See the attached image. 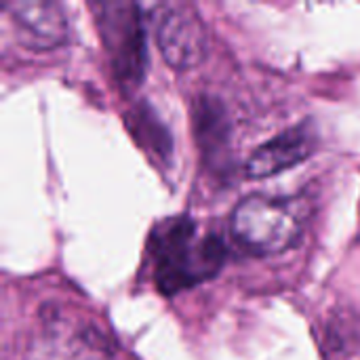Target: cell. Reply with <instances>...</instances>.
I'll return each instance as SVG.
<instances>
[{"instance_id":"1","label":"cell","mask_w":360,"mask_h":360,"mask_svg":"<svg viewBox=\"0 0 360 360\" xmlns=\"http://www.w3.org/2000/svg\"><path fill=\"white\" fill-rule=\"evenodd\" d=\"M148 257L156 289L173 297L213 278L228 259V247L219 234H200L190 217L177 215L154 226Z\"/></svg>"},{"instance_id":"2","label":"cell","mask_w":360,"mask_h":360,"mask_svg":"<svg viewBox=\"0 0 360 360\" xmlns=\"http://www.w3.org/2000/svg\"><path fill=\"white\" fill-rule=\"evenodd\" d=\"M232 236L255 255H276L302 234V213L291 198L251 194L232 211Z\"/></svg>"},{"instance_id":"3","label":"cell","mask_w":360,"mask_h":360,"mask_svg":"<svg viewBox=\"0 0 360 360\" xmlns=\"http://www.w3.org/2000/svg\"><path fill=\"white\" fill-rule=\"evenodd\" d=\"M91 11L116 80L124 86L139 84L148 65L146 27L139 4L127 0L93 2Z\"/></svg>"},{"instance_id":"4","label":"cell","mask_w":360,"mask_h":360,"mask_svg":"<svg viewBox=\"0 0 360 360\" xmlns=\"http://www.w3.org/2000/svg\"><path fill=\"white\" fill-rule=\"evenodd\" d=\"M154 32L162 59L175 70H192L207 55V30L188 2L154 4Z\"/></svg>"},{"instance_id":"5","label":"cell","mask_w":360,"mask_h":360,"mask_svg":"<svg viewBox=\"0 0 360 360\" xmlns=\"http://www.w3.org/2000/svg\"><path fill=\"white\" fill-rule=\"evenodd\" d=\"M2 13L13 25L15 40L30 51H51L70 36L68 15L55 0H4Z\"/></svg>"},{"instance_id":"6","label":"cell","mask_w":360,"mask_h":360,"mask_svg":"<svg viewBox=\"0 0 360 360\" xmlns=\"http://www.w3.org/2000/svg\"><path fill=\"white\" fill-rule=\"evenodd\" d=\"M319 143V131L312 120H302L285 131H281L274 139H268L245 162V175L251 179H266L285 169H291L306 160Z\"/></svg>"},{"instance_id":"7","label":"cell","mask_w":360,"mask_h":360,"mask_svg":"<svg viewBox=\"0 0 360 360\" xmlns=\"http://www.w3.org/2000/svg\"><path fill=\"white\" fill-rule=\"evenodd\" d=\"M194 133L202 160L213 171H228L232 160V127L224 103L211 95H200L194 103Z\"/></svg>"},{"instance_id":"8","label":"cell","mask_w":360,"mask_h":360,"mask_svg":"<svg viewBox=\"0 0 360 360\" xmlns=\"http://www.w3.org/2000/svg\"><path fill=\"white\" fill-rule=\"evenodd\" d=\"M127 127L133 133V139L148 152H154L160 158L171 156V133L158 120L152 108L148 105H133L127 114Z\"/></svg>"}]
</instances>
